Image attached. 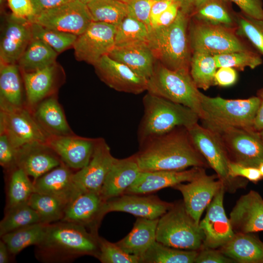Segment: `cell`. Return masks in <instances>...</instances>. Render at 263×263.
<instances>
[{
	"label": "cell",
	"instance_id": "obj_40",
	"mask_svg": "<svg viewBox=\"0 0 263 263\" xmlns=\"http://www.w3.org/2000/svg\"><path fill=\"white\" fill-rule=\"evenodd\" d=\"M150 31L144 23L128 14L116 26L115 46L148 43Z\"/></svg>",
	"mask_w": 263,
	"mask_h": 263
},
{
	"label": "cell",
	"instance_id": "obj_4",
	"mask_svg": "<svg viewBox=\"0 0 263 263\" xmlns=\"http://www.w3.org/2000/svg\"><path fill=\"white\" fill-rule=\"evenodd\" d=\"M142 100L144 114L137 131L139 144L178 127L188 128L200 119L190 108L149 92Z\"/></svg>",
	"mask_w": 263,
	"mask_h": 263
},
{
	"label": "cell",
	"instance_id": "obj_23",
	"mask_svg": "<svg viewBox=\"0 0 263 263\" xmlns=\"http://www.w3.org/2000/svg\"><path fill=\"white\" fill-rule=\"evenodd\" d=\"M204 168L193 167L180 170L141 171L135 181L124 193L146 194L192 180Z\"/></svg>",
	"mask_w": 263,
	"mask_h": 263
},
{
	"label": "cell",
	"instance_id": "obj_6",
	"mask_svg": "<svg viewBox=\"0 0 263 263\" xmlns=\"http://www.w3.org/2000/svg\"><path fill=\"white\" fill-rule=\"evenodd\" d=\"M204 233L187 211L183 201L173 206L158 220L156 241L168 246L198 250L202 247Z\"/></svg>",
	"mask_w": 263,
	"mask_h": 263
},
{
	"label": "cell",
	"instance_id": "obj_18",
	"mask_svg": "<svg viewBox=\"0 0 263 263\" xmlns=\"http://www.w3.org/2000/svg\"><path fill=\"white\" fill-rule=\"evenodd\" d=\"M0 42V63L17 64L33 38L31 22L12 13L4 17Z\"/></svg>",
	"mask_w": 263,
	"mask_h": 263
},
{
	"label": "cell",
	"instance_id": "obj_30",
	"mask_svg": "<svg viewBox=\"0 0 263 263\" xmlns=\"http://www.w3.org/2000/svg\"><path fill=\"white\" fill-rule=\"evenodd\" d=\"M23 85L21 73L17 64L0 63V108L27 107Z\"/></svg>",
	"mask_w": 263,
	"mask_h": 263
},
{
	"label": "cell",
	"instance_id": "obj_22",
	"mask_svg": "<svg viewBox=\"0 0 263 263\" xmlns=\"http://www.w3.org/2000/svg\"><path fill=\"white\" fill-rule=\"evenodd\" d=\"M104 201L99 193L82 191L67 204L61 221L81 225L97 233L103 218Z\"/></svg>",
	"mask_w": 263,
	"mask_h": 263
},
{
	"label": "cell",
	"instance_id": "obj_26",
	"mask_svg": "<svg viewBox=\"0 0 263 263\" xmlns=\"http://www.w3.org/2000/svg\"><path fill=\"white\" fill-rule=\"evenodd\" d=\"M62 162L33 181L35 192L56 197L67 204L82 190L73 179L74 173Z\"/></svg>",
	"mask_w": 263,
	"mask_h": 263
},
{
	"label": "cell",
	"instance_id": "obj_9",
	"mask_svg": "<svg viewBox=\"0 0 263 263\" xmlns=\"http://www.w3.org/2000/svg\"><path fill=\"white\" fill-rule=\"evenodd\" d=\"M235 27L214 24L193 19L188 28L192 52H199L213 56L254 48L238 37Z\"/></svg>",
	"mask_w": 263,
	"mask_h": 263
},
{
	"label": "cell",
	"instance_id": "obj_25",
	"mask_svg": "<svg viewBox=\"0 0 263 263\" xmlns=\"http://www.w3.org/2000/svg\"><path fill=\"white\" fill-rule=\"evenodd\" d=\"M229 219L235 233H253L263 231V199L250 190L240 197L232 208Z\"/></svg>",
	"mask_w": 263,
	"mask_h": 263
},
{
	"label": "cell",
	"instance_id": "obj_53",
	"mask_svg": "<svg viewBox=\"0 0 263 263\" xmlns=\"http://www.w3.org/2000/svg\"><path fill=\"white\" fill-rule=\"evenodd\" d=\"M237 78V73L234 68L228 67H220L215 74V85L221 87L230 86L235 83Z\"/></svg>",
	"mask_w": 263,
	"mask_h": 263
},
{
	"label": "cell",
	"instance_id": "obj_63",
	"mask_svg": "<svg viewBox=\"0 0 263 263\" xmlns=\"http://www.w3.org/2000/svg\"><path fill=\"white\" fill-rule=\"evenodd\" d=\"M4 0H0V4H2V3H3Z\"/></svg>",
	"mask_w": 263,
	"mask_h": 263
},
{
	"label": "cell",
	"instance_id": "obj_19",
	"mask_svg": "<svg viewBox=\"0 0 263 263\" xmlns=\"http://www.w3.org/2000/svg\"><path fill=\"white\" fill-rule=\"evenodd\" d=\"M173 204L162 201L157 196L124 193L105 201L101 214L103 218L110 212L120 211L138 217L156 219L165 214Z\"/></svg>",
	"mask_w": 263,
	"mask_h": 263
},
{
	"label": "cell",
	"instance_id": "obj_1",
	"mask_svg": "<svg viewBox=\"0 0 263 263\" xmlns=\"http://www.w3.org/2000/svg\"><path fill=\"white\" fill-rule=\"evenodd\" d=\"M135 155L143 171L209 167L184 127L146 140L139 144V150Z\"/></svg>",
	"mask_w": 263,
	"mask_h": 263
},
{
	"label": "cell",
	"instance_id": "obj_3",
	"mask_svg": "<svg viewBox=\"0 0 263 263\" xmlns=\"http://www.w3.org/2000/svg\"><path fill=\"white\" fill-rule=\"evenodd\" d=\"M189 18L180 10L172 23L150 31L148 45L156 60L169 69L189 71L192 56L188 30Z\"/></svg>",
	"mask_w": 263,
	"mask_h": 263
},
{
	"label": "cell",
	"instance_id": "obj_16",
	"mask_svg": "<svg viewBox=\"0 0 263 263\" xmlns=\"http://www.w3.org/2000/svg\"><path fill=\"white\" fill-rule=\"evenodd\" d=\"M94 66L100 80L114 90L135 94L147 91V78L108 55L103 56Z\"/></svg>",
	"mask_w": 263,
	"mask_h": 263
},
{
	"label": "cell",
	"instance_id": "obj_64",
	"mask_svg": "<svg viewBox=\"0 0 263 263\" xmlns=\"http://www.w3.org/2000/svg\"><path fill=\"white\" fill-rule=\"evenodd\" d=\"M118 0L126 2L127 0Z\"/></svg>",
	"mask_w": 263,
	"mask_h": 263
},
{
	"label": "cell",
	"instance_id": "obj_32",
	"mask_svg": "<svg viewBox=\"0 0 263 263\" xmlns=\"http://www.w3.org/2000/svg\"><path fill=\"white\" fill-rule=\"evenodd\" d=\"M158 220L138 217L130 232L116 244L126 252L141 259L156 241Z\"/></svg>",
	"mask_w": 263,
	"mask_h": 263
},
{
	"label": "cell",
	"instance_id": "obj_12",
	"mask_svg": "<svg viewBox=\"0 0 263 263\" xmlns=\"http://www.w3.org/2000/svg\"><path fill=\"white\" fill-rule=\"evenodd\" d=\"M29 20L77 36L84 32L93 21L87 5L78 0L44 11Z\"/></svg>",
	"mask_w": 263,
	"mask_h": 263
},
{
	"label": "cell",
	"instance_id": "obj_62",
	"mask_svg": "<svg viewBox=\"0 0 263 263\" xmlns=\"http://www.w3.org/2000/svg\"><path fill=\"white\" fill-rule=\"evenodd\" d=\"M259 132V135H260L261 139L263 141V129L262 130L260 131V132Z\"/></svg>",
	"mask_w": 263,
	"mask_h": 263
},
{
	"label": "cell",
	"instance_id": "obj_14",
	"mask_svg": "<svg viewBox=\"0 0 263 263\" xmlns=\"http://www.w3.org/2000/svg\"><path fill=\"white\" fill-rule=\"evenodd\" d=\"M222 186L216 174L208 175L204 169L192 180L187 184L180 183L173 188L181 193L187 211L199 224L203 212Z\"/></svg>",
	"mask_w": 263,
	"mask_h": 263
},
{
	"label": "cell",
	"instance_id": "obj_56",
	"mask_svg": "<svg viewBox=\"0 0 263 263\" xmlns=\"http://www.w3.org/2000/svg\"><path fill=\"white\" fill-rule=\"evenodd\" d=\"M177 0H155L150 12V22L152 27L158 17Z\"/></svg>",
	"mask_w": 263,
	"mask_h": 263
},
{
	"label": "cell",
	"instance_id": "obj_47",
	"mask_svg": "<svg viewBox=\"0 0 263 263\" xmlns=\"http://www.w3.org/2000/svg\"><path fill=\"white\" fill-rule=\"evenodd\" d=\"M155 0H127L128 14L144 23L151 30L150 12Z\"/></svg>",
	"mask_w": 263,
	"mask_h": 263
},
{
	"label": "cell",
	"instance_id": "obj_27",
	"mask_svg": "<svg viewBox=\"0 0 263 263\" xmlns=\"http://www.w3.org/2000/svg\"><path fill=\"white\" fill-rule=\"evenodd\" d=\"M141 171L135 154L123 159L116 158L100 191L103 199L106 201L124 194Z\"/></svg>",
	"mask_w": 263,
	"mask_h": 263
},
{
	"label": "cell",
	"instance_id": "obj_24",
	"mask_svg": "<svg viewBox=\"0 0 263 263\" xmlns=\"http://www.w3.org/2000/svg\"><path fill=\"white\" fill-rule=\"evenodd\" d=\"M62 161L46 143L35 142L17 150V167L23 169L34 181L58 166Z\"/></svg>",
	"mask_w": 263,
	"mask_h": 263
},
{
	"label": "cell",
	"instance_id": "obj_7",
	"mask_svg": "<svg viewBox=\"0 0 263 263\" xmlns=\"http://www.w3.org/2000/svg\"><path fill=\"white\" fill-rule=\"evenodd\" d=\"M201 103L204 124L253 129L260 100L258 96L229 99L201 93Z\"/></svg>",
	"mask_w": 263,
	"mask_h": 263
},
{
	"label": "cell",
	"instance_id": "obj_44",
	"mask_svg": "<svg viewBox=\"0 0 263 263\" xmlns=\"http://www.w3.org/2000/svg\"><path fill=\"white\" fill-rule=\"evenodd\" d=\"M33 38L38 39L58 54L73 47L77 37L70 33L50 29L36 23L31 22Z\"/></svg>",
	"mask_w": 263,
	"mask_h": 263
},
{
	"label": "cell",
	"instance_id": "obj_36",
	"mask_svg": "<svg viewBox=\"0 0 263 263\" xmlns=\"http://www.w3.org/2000/svg\"><path fill=\"white\" fill-rule=\"evenodd\" d=\"M198 252L169 247L156 241L141 258V263H192Z\"/></svg>",
	"mask_w": 263,
	"mask_h": 263
},
{
	"label": "cell",
	"instance_id": "obj_8",
	"mask_svg": "<svg viewBox=\"0 0 263 263\" xmlns=\"http://www.w3.org/2000/svg\"><path fill=\"white\" fill-rule=\"evenodd\" d=\"M190 138L199 152L221 181L225 192L234 193L245 188L248 180L232 177L229 173L230 160L218 134L210 129L197 123L187 128Z\"/></svg>",
	"mask_w": 263,
	"mask_h": 263
},
{
	"label": "cell",
	"instance_id": "obj_54",
	"mask_svg": "<svg viewBox=\"0 0 263 263\" xmlns=\"http://www.w3.org/2000/svg\"><path fill=\"white\" fill-rule=\"evenodd\" d=\"M180 10V4L177 0L174 1L157 18L152 28L169 25L176 19Z\"/></svg>",
	"mask_w": 263,
	"mask_h": 263
},
{
	"label": "cell",
	"instance_id": "obj_46",
	"mask_svg": "<svg viewBox=\"0 0 263 263\" xmlns=\"http://www.w3.org/2000/svg\"><path fill=\"white\" fill-rule=\"evenodd\" d=\"M99 254L97 258L102 263H140V258L130 254L116 243H111L99 237Z\"/></svg>",
	"mask_w": 263,
	"mask_h": 263
},
{
	"label": "cell",
	"instance_id": "obj_21",
	"mask_svg": "<svg viewBox=\"0 0 263 263\" xmlns=\"http://www.w3.org/2000/svg\"><path fill=\"white\" fill-rule=\"evenodd\" d=\"M98 140L74 134L49 136L47 144L63 163L71 169L79 170L89 162Z\"/></svg>",
	"mask_w": 263,
	"mask_h": 263
},
{
	"label": "cell",
	"instance_id": "obj_48",
	"mask_svg": "<svg viewBox=\"0 0 263 263\" xmlns=\"http://www.w3.org/2000/svg\"><path fill=\"white\" fill-rule=\"evenodd\" d=\"M17 150L11 144L6 134L0 132V164L7 170L16 167Z\"/></svg>",
	"mask_w": 263,
	"mask_h": 263
},
{
	"label": "cell",
	"instance_id": "obj_49",
	"mask_svg": "<svg viewBox=\"0 0 263 263\" xmlns=\"http://www.w3.org/2000/svg\"><path fill=\"white\" fill-rule=\"evenodd\" d=\"M229 173L232 177H242L254 183L263 179L258 168L245 166L232 162L229 164Z\"/></svg>",
	"mask_w": 263,
	"mask_h": 263
},
{
	"label": "cell",
	"instance_id": "obj_41",
	"mask_svg": "<svg viewBox=\"0 0 263 263\" xmlns=\"http://www.w3.org/2000/svg\"><path fill=\"white\" fill-rule=\"evenodd\" d=\"M11 171L6 208L27 203L31 195L35 192L33 182L23 169L17 167Z\"/></svg>",
	"mask_w": 263,
	"mask_h": 263
},
{
	"label": "cell",
	"instance_id": "obj_52",
	"mask_svg": "<svg viewBox=\"0 0 263 263\" xmlns=\"http://www.w3.org/2000/svg\"><path fill=\"white\" fill-rule=\"evenodd\" d=\"M11 13L15 16L30 20L35 16L31 0H7Z\"/></svg>",
	"mask_w": 263,
	"mask_h": 263
},
{
	"label": "cell",
	"instance_id": "obj_37",
	"mask_svg": "<svg viewBox=\"0 0 263 263\" xmlns=\"http://www.w3.org/2000/svg\"><path fill=\"white\" fill-rule=\"evenodd\" d=\"M217 69L214 56L203 52H192L189 73L198 89L206 91L215 85L214 76Z\"/></svg>",
	"mask_w": 263,
	"mask_h": 263
},
{
	"label": "cell",
	"instance_id": "obj_5",
	"mask_svg": "<svg viewBox=\"0 0 263 263\" xmlns=\"http://www.w3.org/2000/svg\"><path fill=\"white\" fill-rule=\"evenodd\" d=\"M147 92L186 106L203 118L201 92L194 83L189 71L174 70L158 61L148 79Z\"/></svg>",
	"mask_w": 263,
	"mask_h": 263
},
{
	"label": "cell",
	"instance_id": "obj_34",
	"mask_svg": "<svg viewBox=\"0 0 263 263\" xmlns=\"http://www.w3.org/2000/svg\"><path fill=\"white\" fill-rule=\"evenodd\" d=\"M228 2L227 0H204L190 17L198 21L235 27L236 14L229 8Z\"/></svg>",
	"mask_w": 263,
	"mask_h": 263
},
{
	"label": "cell",
	"instance_id": "obj_31",
	"mask_svg": "<svg viewBox=\"0 0 263 263\" xmlns=\"http://www.w3.org/2000/svg\"><path fill=\"white\" fill-rule=\"evenodd\" d=\"M218 249L235 263H263V242L252 233H235Z\"/></svg>",
	"mask_w": 263,
	"mask_h": 263
},
{
	"label": "cell",
	"instance_id": "obj_43",
	"mask_svg": "<svg viewBox=\"0 0 263 263\" xmlns=\"http://www.w3.org/2000/svg\"><path fill=\"white\" fill-rule=\"evenodd\" d=\"M217 68L228 67L244 70L254 69L263 63L261 55L254 48L214 56Z\"/></svg>",
	"mask_w": 263,
	"mask_h": 263
},
{
	"label": "cell",
	"instance_id": "obj_50",
	"mask_svg": "<svg viewBox=\"0 0 263 263\" xmlns=\"http://www.w3.org/2000/svg\"><path fill=\"white\" fill-rule=\"evenodd\" d=\"M194 263H232L235 262L222 253L219 249L202 247L198 250Z\"/></svg>",
	"mask_w": 263,
	"mask_h": 263
},
{
	"label": "cell",
	"instance_id": "obj_29",
	"mask_svg": "<svg viewBox=\"0 0 263 263\" xmlns=\"http://www.w3.org/2000/svg\"><path fill=\"white\" fill-rule=\"evenodd\" d=\"M32 112L38 125L49 136L75 134L67 121L56 94L42 100Z\"/></svg>",
	"mask_w": 263,
	"mask_h": 263
},
{
	"label": "cell",
	"instance_id": "obj_58",
	"mask_svg": "<svg viewBox=\"0 0 263 263\" xmlns=\"http://www.w3.org/2000/svg\"><path fill=\"white\" fill-rule=\"evenodd\" d=\"M180 4V10L189 16L196 8L204 0H177Z\"/></svg>",
	"mask_w": 263,
	"mask_h": 263
},
{
	"label": "cell",
	"instance_id": "obj_2",
	"mask_svg": "<svg viewBox=\"0 0 263 263\" xmlns=\"http://www.w3.org/2000/svg\"><path fill=\"white\" fill-rule=\"evenodd\" d=\"M98 238L97 233L81 225L61 221L51 223L37 246V257L47 262L68 261L83 255L97 258Z\"/></svg>",
	"mask_w": 263,
	"mask_h": 263
},
{
	"label": "cell",
	"instance_id": "obj_42",
	"mask_svg": "<svg viewBox=\"0 0 263 263\" xmlns=\"http://www.w3.org/2000/svg\"><path fill=\"white\" fill-rule=\"evenodd\" d=\"M40 222L39 215L27 202L6 208L5 215L0 222V236Z\"/></svg>",
	"mask_w": 263,
	"mask_h": 263
},
{
	"label": "cell",
	"instance_id": "obj_60",
	"mask_svg": "<svg viewBox=\"0 0 263 263\" xmlns=\"http://www.w3.org/2000/svg\"><path fill=\"white\" fill-rule=\"evenodd\" d=\"M258 168L260 170V171L261 172V174L262 175V178L263 179V163H261Z\"/></svg>",
	"mask_w": 263,
	"mask_h": 263
},
{
	"label": "cell",
	"instance_id": "obj_33",
	"mask_svg": "<svg viewBox=\"0 0 263 263\" xmlns=\"http://www.w3.org/2000/svg\"><path fill=\"white\" fill-rule=\"evenodd\" d=\"M57 55L48 45L33 38L17 64L21 72H33L56 62Z\"/></svg>",
	"mask_w": 263,
	"mask_h": 263
},
{
	"label": "cell",
	"instance_id": "obj_28",
	"mask_svg": "<svg viewBox=\"0 0 263 263\" xmlns=\"http://www.w3.org/2000/svg\"><path fill=\"white\" fill-rule=\"evenodd\" d=\"M108 55L147 79L152 75L156 62L148 43L115 46Z\"/></svg>",
	"mask_w": 263,
	"mask_h": 263
},
{
	"label": "cell",
	"instance_id": "obj_17",
	"mask_svg": "<svg viewBox=\"0 0 263 263\" xmlns=\"http://www.w3.org/2000/svg\"><path fill=\"white\" fill-rule=\"evenodd\" d=\"M21 73L26 106L31 111L42 100L56 94L65 77L62 68L57 62L35 71Z\"/></svg>",
	"mask_w": 263,
	"mask_h": 263
},
{
	"label": "cell",
	"instance_id": "obj_15",
	"mask_svg": "<svg viewBox=\"0 0 263 263\" xmlns=\"http://www.w3.org/2000/svg\"><path fill=\"white\" fill-rule=\"evenodd\" d=\"M225 190L220 188L207 207V213L199 225L204 234L202 247L218 249L234 235L230 221L224 207Z\"/></svg>",
	"mask_w": 263,
	"mask_h": 263
},
{
	"label": "cell",
	"instance_id": "obj_35",
	"mask_svg": "<svg viewBox=\"0 0 263 263\" xmlns=\"http://www.w3.org/2000/svg\"><path fill=\"white\" fill-rule=\"evenodd\" d=\"M48 224L38 223L26 226L1 236L11 255H15L24 248L39 245L45 236Z\"/></svg>",
	"mask_w": 263,
	"mask_h": 263
},
{
	"label": "cell",
	"instance_id": "obj_11",
	"mask_svg": "<svg viewBox=\"0 0 263 263\" xmlns=\"http://www.w3.org/2000/svg\"><path fill=\"white\" fill-rule=\"evenodd\" d=\"M0 110V132L6 134L16 150L33 142L47 143L49 136L27 107Z\"/></svg>",
	"mask_w": 263,
	"mask_h": 263
},
{
	"label": "cell",
	"instance_id": "obj_10",
	"mask_svg": "<svg viewBox=\"0 0 263 263\" xmlns=\"http://www.w3.org/2000/svg\"><path fill=\"white\" fill-rule=\"evenodd\" d=\"M204 126L218 134L231 162L256 168L263 163V141L254 129Z\"/></svg>",
	"mask_w": 263,
	"mask_h": 263
},
{
	"label": "cell",
	"instance_id": "obj_45",
	"mask_svg": "<svg viewBox=\"0 0 263 263\" xmlns=\"http://www.w3.org/2000/svg\"><path fill=\"white\" fill-rule=\"evenodd\" d=\"M237 34L245 38L263 56V19H256L243 13L235 14Z\"/></svg>",
	"mask_w": 263,
	"mask_h": 263
},
{
	"label": "cell",
	"instance_id": "obj_57",
	"mask_svg": "<svg viewBox=\"0 0 263 263\" xmlns=\"http://www.w3.org/2000/svg\"><path fill=\"white\" fill-rule=\"evenodd\" d=\"M257 96L260 98V103L254 120L253 129L260 132L263 129V87L257 91Z\"/></svg>",
	"mask_w": 263,
	"mask_h": 263
},
{
	"label": "cell",
	"instance_id": "obj_61",
	"mask_svg": "<svg viewBox=\"0 0 263 263\" xmlns=\"http://www.w3.org/2000/svg\"><path fill=\"white\" fill-rule=\"evenodd\" d=\"M78 0L81 2V3L87 5L88 4H89L91 1H92L93 0Z\"/></svg>",
	"mask_w": 263,
	"mask_h": 263
},
{
	"label": "cell",
	"instance_id": "obj_13",
	"mask_svg": "<svg viewBox=\"0 0 263 263\" xmlns=\"http://www.w3.org/2000/svg\"><path fill=\"white\" fill-rule=\"evenodd\" d=\"M116 30L115 25L93 21L73 45L75 58L94 66L115 46Z\"/></svg>",
	"mask_w": 263,
	"mask_h": 263
},
{
	"label": "cell",
	"instance_id": "obj_38",
	"mask_svg": "<svg viewBox=\"0 0 263 263\" xmlns=\"http://www.w3.org/2000/svg\"><path fill=\"white\" fill-rule=\"evenodd\" d=\"M87 6L93 21L115 26L128 15L126 3L118 0H93Z\"/></svg>",
	"mask_w": 263,
	"mask_h": 263
},
{
	"label": "cell",
	"instance_id": "obj_51",
	"mask_svg": "<svg viewBox=\"0 0 263 263\" xmlns=\"http://www.w3.org/2000/svg\"><path fill=\"white\" fill-rule=\"evenodd\" d=\"M235 3L244 14L256 19H263L262 0H227Z\"/></svg>",
	"mask_w": 263,
	"mask_h": 263
},
{
	"label": "cell",
	"instance_id": "obj_20",
	"mask_svg": "<svg viewBox=\"0 0 263 263\" xmlns=\"http://www.w3.org/2000/svg\"><path fill=\"white\" fill-rule=\"evenodd\" d=\"M115 159L105 139L98 138L89 162L74 173V181L83 190L100 194L105 178Z\"/></svg>",
	"mask_w": 263,
	"mask_h": 263
},
{
	"label": "cell",
	"instance_id": "obj_39",
	"mask_svg": "<svg viewBox=\"0 0 263 263\" xmlns=\"http://www.w3.org/2000/svg\"><path fill=\"white\" fill-rule=\"evenodd\" d=\"M27 203L38 214L41 223L48 224L61 221L67 204L53 196L36 192Z\"/></svg>",
	"mask_w": 263,
	"mask_h": 263
},
{
	"label": "cell",
	"instance_id": "obj_55",
	"mask_svg": "<svg viewBox=\"0 0 263 263\" xmlns=\"http://www.w3.org/2000/svg\"><path fill=\"white\" fill-rule=\"evenodd\" d=\"M73 0H31L35 15Z\"/></svg>",
	"mask_w": 263,
	"mask_h": 263
},
{
	"label": "cell",
	"instance_id": "obj_59",
	"mask_svg": "<svg viewBox=\"0 0 263 263\" xmlns=\"http://www.w3.org/2000/svg\"><path fill=\"white\" fill-rule=\"evenodd\" d=\"M11 255L8 247L2 240L0 241V263H7L9 262V255Z\"/></svg>",
	"mask_w": 263,
	"mask_h": 263
}]
</instances>
